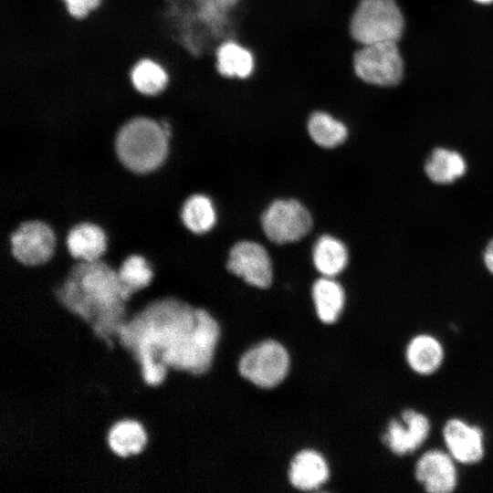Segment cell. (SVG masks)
<instances>
[{
  "label": "cell",
  "instance_id": "cell-14",
  "mask_svg": "<svg viewBox=\"0 0 493 493\" xmlns=\"http://www.w3.org/2000/svg\"><path fill=\"white\" fill-rule=\"evenodd\" d=\"M288 477L295 488L311 490L328 479L329 468L321 455L313 450H303L292 460Z\"/></svg>",
  "mask_w": 493,
  "mask_h": 493
},
{
  "label": "cell",
  "instance_id": "cell-27",
  "mask_svg": "<svg viewBox=\"0 0 493 493\" xmlns=\"http://www.w3.org/2000/svg\"><path fill=\"white\" fill-rule=\"evenodd\" d=\"M477 3H480V4H490V3H493V0H474Z\"/></svg>",
  "mask_w": 493,
  "mask_h": 493
},
{
  "label": "cell",
  "instance_id": "cell-9",
  "mask_svg": "<svg viewBox=\"0 0 493 493\" xmlns=\"http://www.w3.org/2000/svg\"><path fill=\"white\" fill-rule=\"evenodd\" d=\"M445 449L459 466H475L486 456L484 429L460 416L446 419L442 425Z\"/></svg>",
  "mask_w": 493,
  "mask_h": 493
},
{
  "label": "cell",
  "instance_id": "cell-6",
  "mask_svg": "<svg viewBox=\"0 0 493 493\" xmlns=\"http://www.w3.org/2000/svg\"><path fill=\"white\" fill-rule=\"evenodd\" d=\"M288 368V351L280 343L271 340L249 349L238 365L242 376L261 388H272L279 384Z\"/></svg>",
  "mask_w": 493,
  "mask_h": 493
},
{
  "label": "cell",
  "instance_id": "cell-17",
  "mask_svg": "<svg viewBox=\"0 0 493 493\" xmlns=\"http://www.w3.org/2000/svg\"><path fill=\"white\" fill-rule=\"evenodd\" d=\"M180 217L187 230L195 235L209 232L217 221L214 203L203 194H194L185 199L181 208Z\"/></svg>",
  "mask_w": 493,
  "mask_h": 493
},
{
  "label": "cell",
  "instance_id": "cell-24",
  "mask_svg": "<svg viewBox=\"0 0 493 493\" xmlns=\"http://www.w3.org/2000/svg\"><path fill=\"white\" fill-rule=\"evenodd\" d=\"M69 15L82 19L97 9L103 0H62Z\"/></svg>",
  "mask_w": 493,
  "mask_h": 493
},
{
  "label": "cell",
  "instance_id": "cell-22",
  "mask_svg": "<svg viewBox=\"0 0 493 493\" xmlns=\"http://www.w3.org/2000/svg\"><path fill=\"white\" fill-rule=\"evenodd\" d=\"M108 442L115 454L127 456L142 450L146 442V435L137 422L122 421L111 427Z\"/></svg>",
  "mask_w": 493,
  "mask_h": 493
},
{
  "label": "cell",
  "instance_id": "cell-2",
  "mask_svg": "<svg viewBox=\"0 0 493 493\" xmlns=\"http://www.w3.org/2000/svg\"><path fill=\"white\" fill-rule=\"evenodd\" d=\"M61 290L64 299L79 309L89 303L112 307L132 293L121 282L117 271L101 259L74 265Z\"/></svg>",
  "mask_w": 493,
  "mask_h": 493
},
{
  "label": "cell",
  "instance_id": "cell-19",
  "mask_svg": "<svg viewBox=\"0 0 493 493\" xmlns=\"http://www.w3.org/2000/svg\"><path fill=\"white\" fill-rule=\"evenodd\" d=\"M307 129L311 140L326 149L341 145L348 137L344 123L324 111L313 112L308 120Z\"/></svg>",
  "mask_w": 493,
  "mask_h": 493
},
{
  "label": "cell",
  "instance_id": "cell-16",
  "mask_svg": "<svg viewBox=\"0 0 493 493\" xmlns=\"http://www.w3.org/2000/svg\"><path fill=\"white\" fill-rule=\"evenodd\" d=\"M312 298L318 317L324 323L339 318L345 302L344 289L333 278L321 277L312 287Z\"/></svg>",
  "mask_w": 493,
  "mask_h": 493
},
{
  "label": "cell",
  "instance_id": "cell-13",
  "mask_svg": "<svg viewBox=\"0 0 493 493\" xmlns=\"http://www.w3.org/2000/svg\"><path fill=\"white\" fill-rule=\"evenodd\" d=\"M66 245L72 257L83 261L101 258L107 250V236L100 226L90 222L73 226L67 235Z\"/></svg>",
  "mask_w": 493,
  "mask_h": 493
},
{
  "label": "cell",
  "instance_id": "cell-3",
  "mask_svg": "<svg viewBox=\"0 0 493 493\" xmlns=\"http://www.w3.org/2000/svg\"><path fill=\"white\" fill-rule=\"evenodd\" d=\"M404 26V17L395 0H360L351 17L350 34L362 46L397 42Z\"/></svg>",
  "mask_w": 493,
  "mask_h": 493
},
{
  "label": "cell",
  "instance_id": "cell-18",
  "mask_svg": "<svg viewBox=\"0 0 493 493\" xmlns=\"http://www.w3.org/2000/svg\"><path fill=\"white\" fill-rule=\"evenodd\" d=\"M466 162L457 152L435 149L425 163L427 177L435 184L453 183L466 173Z\"/></svg>",
  "mask_w": 493,
  "mask_h": 493
},
{
  "label": "cell",
  "instance_id": "cell-10",
  "mask_svg": "<svg viewBox=\"0 0 493 493\" xmlns=\"http://www.w3.org/2000/svg\"><path fill=\"white\" fill-rule=\"evenodd\" d=\"M458 466L445 448H430L416 459L414 477L428 493H452L459 485Z\"/></svg>",
  "mask_w": 493,
  "mask_h": 493
},
{
  "label": "cell",
  "instance_id": "cell-21",
  "mask_svg": "<svg viewBox=\"0 0 493 493\" xmlns=\"http://www.w3.org/2000/svg\"><path fill=\"white\" fill-rule=\"evenodd\" d=\"M215 58L216 69L224 77L246 78L254 69L251 52L234 42L218 47Z\"/></svg>",
  "mask_w": 493,
  "mask_h": 493
},
{
  "label": "cell",
  "instance_id": "cell-25",
  "mask_svg": "<svg viewBox=\"0 0 493 493\" xmlns=\"http://www.w3.org/2000/svg\"><path fill=\"white\" fill-rule=\"evenodd\" d=\"M143 375L149 383H159L164 375L162 365L153 364L148 354H143Z\"/></svg>",
  "mask_w": 493,
  "mask_h": 493
},
{
  "label": "cell",
  "instance_id": "cell-15",
  "mask_svg": "<svg viewBox=\"0 0 493 493\" xmlns=\"http://www.w3.org/2000/svg\"><path fill=\"white\" fill-rule=\"evenodd\" d=\"M312 261L317 271L323 277L334 278L347 267L348 249L339 238L323 235L313 246Z\"/></svg>",
  "mask_w": 493,
  "mask_h": 493
},
{
  "label": "cell",
  "instance_id": "cell-8",
  "mask_svg": "<svg viewBox=\"0 0 493 493\" xmlns=\"http://www.w3.org/2000/svg\"><path fill=\"white\" fill-rule=\"evenodd\" d=\"M9 242L14 258L28 267L47 263L56 248L54 231L41 220L21 223L10 235Z\"/></svg>",
  "mask_w": 493,
  "mask_h": 493
},
{
  "label": "cell",
  "instance_id": "cell-11",
  "mask_svg": "<svg viewBox=\"0 0 493 493\" xmlns=\"http://www.w3.org/2000/svg\"><path fill=\"white\" fill-rule=\"evenodd\" d=\"M226 268L253 287L266 288L272 282L271 258L267 249L255 241L236 243L229 251Z\"/></svg>",
  "mask_w": 493,
  "mask_h": 493
},
{
  "label": "cell",
  "instance_id": "cell-5",
  "mask_svg": "<svg viewBox=\"0 0 493 493\" xmlns=\"http://www.w3.org/2000/svg\"><path fill=\"white\" fill-rule=\"evenodd\" d=\"M312 225L308 208L295 199H277L261 215L265 236L279 245L300 240L310 232Z\"/></svg>",
  "mask_w": 493,
  "mask_h": 493
},
{
  "label": "cell",
  "instance_id": "cell-20",
  "mask_svg": "<svg viewBox=\"0 0 493 493\" xmlns=\"http://www.w3.org/2000/svg\"><path fill=\"white\" fill-rule=\"evenodd\" d=\"M133 88L145 96H156L167 86L169 76L157 61L144 58L137 61L130 73Z\"/></svg>",
  "mask_w": 493,
  "mask_h": 493
},
{
  "label": "cell",
  "instance_id": "cell-23",
  "mask_svg": "<svg viewBox=\"0 0 493 493\" xmlns=\"http://www.w3.org/2000/svg\"><path fill=\"white\" fill-rule=\"evenodd\" d=\"M117 273L121 282L131 292L148 286L153 277L152 269L148 261L138 254L125 257Z\"/></svg>",
  "mask_w": 493,
  "mask_h": 493
},
{
  "label": "cell",
  "instance_id": "cell-4",
  "mask_svg": "<svg viewBox=\"0 0 493 493\" xmlns=\"http://www.w3.org/2000/svg\"><path fill=\"white\" fill-rule=\"evenodd\" d=\"M353 70L362 81L380 87L398 84L404 62L394 41L363 45L353 55Z\"/></svg>",
  "mask_w": 493,
  "mask_h": 493
},
{
  "label": "cell",
  "instance_id": "cell-26",
  "mask_svg": "<svg viewBox=\"0 0 493 493\" xmlns=\"http://www.w3.org/2000/svg\"><path fill=\"white\" fill-rule=\"evenodd\" d=\"M483 260L487 269L493 274V239H491L486 246Z\"/></svg>",
  "mask_w": 493,
  "mask_h": 493
},
{
  "label": "cell",
  "instance_id": "cell-1",
  "mask_svg": "<svg viewBox=\"0 0 493 493\" xmlns=\"http://www.w3.org/2000/svg\"><path fill=\"white\" fill-rule=\"evenodd\" d=\"M170 139L158 121L138 115L117 130L114 150L119 162L128 171L146 174L163 164L168 156Z\"/></svg>",
  "mask_w": 493,
  "mask_h": 493
},
{
  "label": "cell",
  "instance_id": "cell-12",
  "mask_svg": "<svg viewBox=\"0 0 493 493\" xmlns=\"http://www.w3.org/2000/svg\"><path fill=\"white\" fill-rule=\"evenodd\" d=\"M446 351L442 341L433 333L418 332L404 346V358L408 369L422 377L436 373L446 361Z\"/></svg>",
  "mask_w": 493,
  "mask_h": 493
},
{
  "label": "cell",
  "instance_id": "cell-7",
  "mask_svg": "<svg viewBox=\"0 0 493 493\" xmlns=\"http://www.w3.org/2000/svg\"><path fill=\"white\" fill-rule=\"evenodd\" d=\"M432 422L424 412L404 408L398 417L390 419L382 435V441L394 456L404 457L415 453L427 441Z\"/></svg>",
  "mask_w": 493,
  "mask_h": 493
}]
</instances>
